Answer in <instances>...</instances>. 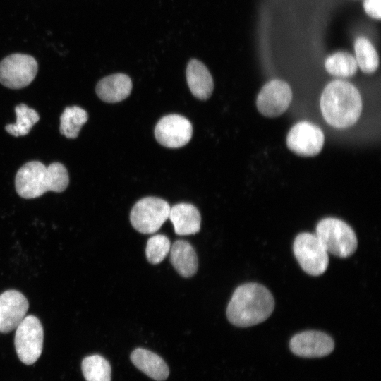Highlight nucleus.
Segmentation results:
<instances>
[{"mask_svg":"<svg viewBox=\"0 0 381 381\" xmlns=\"http://www.w3.org/2000/svg\"><path fill=\"white\" fill-rule=\"evenodd\" d=\"M274 308V298L265 286L246 283L233 293L226 308V317L232 325L246 327L267 320Z\"/></svg>","mask_w":381,"mask_h":381,"instance_id":"nucleus-1","label":"nucleus"},{"mask_svg":"<svg viewBox=\"0 0 381 381\" xmlns=\"http://www.w3.org/2000/svg\"><path fill=\"white\" fill-rule=\"evenodd\" d=\"M320 109L329 125L346 128L354 124L362 111V99L357 88L344 80H334L324 89Z\"/></svg>","mask_w":381,"mask_h":381,"instance_id":"nucleus-2","label":"nucleus"},{"mask_svg":"<svg viewBox=\"0 0 381 381\" xmlns=\"http://www.w3.org/2000/svg\"><path fill=\"white\" fill-rule=\"evenodd\" d=\"M68 183V172L59 162L46 167L39 161L28 162L18 169L15 178L16 192L25 199L38 198L48 190L61 193Z\"/></svg>","mask_w":381,"mask_h":381,"instance_id":"nucleus-3","label":"nucleus"},{"mask_svg":"<svg viewBox=\"0 0 381 381\" xmlns=\"http://www.w3.org/2000/svg\"><path fill=\"white\" fill-rule=\"evenodd\" d=\"M315 235L327 253L339 258H347L354 253L358 241L354 231L344 221L332 217L320 220Z\"/></svg>","mask_w":381,"mask_h":381,"instance_id":"nucleus-4","label":"nucleus"},{"mask_svg":"<svg viewBox=\"0 0 381 381\" xmlns=\"http://www.w3.org/2000/svg\"><path fill=\"white\" fill-rule=\"evenodd\" d=\"M293 251L298 262L308 274L319 276L327 270L328 253L315 234H299L294 241Z\"/></svg>","mask_w":381,"mask_h":381,"instance_id":"nucleus-5","label":"nucleus"},{"mask_svg":"<svg viewBox=\"0 0 381 381\" xmlns=\"http://www.w3.org/2000/svg\"><path fill=\"white\" fill-rule=\"evenodd\" d=\"M170 206L159 198L146 197L138 200L130 213L132 226L142 234H153L158 231L169 218Z\"/></svg>","mask_w":381,"mask_h":381,"instance_id":"nucleus-6","label":"nucleus"},{"mask_svg":"<svg viewBox=\"0 0 381 381\" xmlns=\"http://www.w3.org/2000/svg\"><path fill=\"white\" fill-rule=\"evenodd\" d=\"M44 331L40 320L28 315L16 328L15 348L19 359L26 365L33 364L41 356Z\"/></svg>","mask_w":381,"mask_h":381,"instance_id":"nucleus-7","label":"nucleus"},{"mask_svg":"<svg viewBox=\"0 0 381 381\" xmlns=\"http://www.w3.org/2000/svg\"><path fill=\"white\" fill-rule=\"evenodd\" d=\"M38 70L36 59L28 54L15 53L0 62V83L11 89H20L30 85Z\"/></svg>","mask_w":381,"mask_h":381,"instance_id":"nucleus-8","label":"nucleus"},{"mask_svg":"<svg viewBox=\"0 0 381 381\" xmlns=\"http://www.w3.org/2000/svg\"><path fill=\"white\" fill-rule=\"evenodd\" d=\"M324 140V133L318 126L308 121H301L290 129L286 145L298 155L312 157L320 153Z\"/></svg>","mask_w":381,"mask_h":381,"instance_id":"nucleus-9","label":"nucleus"},{"mask_svg":"<svg viewBox=\"0 0 381 381\" xmlns=\"http://www.w3.org/2000/svg\"><path fill=\"white\" fill-rule=\"evenodd\" d=\"M292 99V91L286 82L272 80L266 83L259 92L256 105L258 111L266 117L282 114Z\"/></svg>","mask_w":381,"mask_h":381,"instance_id":"nucleus-10","label":"nucleus"},{"mask_svg":"<svg viewBox=\"0 0 381 381\" xmlns=\"http://www.w3.org/2000/svg\"><path fill=\"white\" fill-rule=\"evenodd\" d=\"M193 127L190 122L179 114H169L162 117L155 128L157 140L163 146L178 148L186 145L190 140Z\"/></svg>","mask_w":381,"mask_h":381,"instance_id":"nucleus-11","label":"nucleus"},{"mask_svg":"<svg viewBox=\"0 0 381 381\" xmlns=\"http://www.w3.org/2000/svg\"><path fill=\"white\" fill-rule=\"evenodd\" d=\"M291 351L304 358H320L329 354L334 348L333 339L319 331H306L294 335L290 341Z\"/></svg>","mask_w":381,"mask_h":381,"instance_id":"nucleus-12","label":"nucleus"},{"mask_svg":"<svg viewBox=\"0 0 381 381\" xmlns=\"http://www.w3.org/2000/svg\"><path fill=\"white\" fill-rule=\"evenodd\" d=\"M29 303L25 296L16 290H7L0 295V332L15 329L26 316Z\"/></svg>","mask_w":381,"mask_h":381,"instance_id":"nucleus-13","label":"nucleus"},{"mask_svg":"<svg viewBox=\"0 0 381 381\" xmlns=\"http://www.w3.org/2000/svg\"><path fill=\"white\" fill-rule=\"evenodd\" d=\"M132 90L131 78L123 73H116L101 79L96 86L97 96L104 102L114 103L128 97Z\"/></svg>","mask_w":381,"mask_h":381,"instance_id":"nucleus-14","label":"nucleus"},{"mask_svg":"<svg viewBox=\"0 0 381 381\" xmlns=\"http://www.w3.org/2000/svg\"><path fill=\"white\" fill-rule=\"evenodd\" d=\"M169 218L175 233L180 236L194 234L200 229L201 217L198 209L189 203H179L170 207Z\"/></svg>","mask_w":381,"mask_h":381,"instance_id":"nucleus-15","label":"nucleus"},{"mask_svg":"<svg viewBox=\"0 0 381 381\" xmlns=\"http://www.w3.org/2000/svg\"><path fill=\"white\" fill-rule=\"evenodd\" d=\"M186 80L192 94L200 99H207L211 95L214 85L207 68L200 61L193 59L186 68Z\"/></svg>","mask_w":381,"mask_h":381,"instance_id":"nucleus-16","label":"nucleus"},{"mask_svg":"<svg viewBox=\"0 0 381 381\" xmlns=\"http://www.w3.org/2000/svg\"><path fill=\"white\" fill-rule=\"evenodd\" d=\"M170 261L176 272L183 277L195 274L198 261L193 247L185 240H177L171 246Z\"/></svg>","mask_w":381,"mask_h":381,"instance_id":"nucleus-17","label":"nucleus"},{"mask_svg":"<svg viewBox=\"0 0 381 381\" xmlns=\"http://www.w3.org/2000/svg\"><path fill=\"white\" fill-rule=\"evenodd\" d=\"M134 365L150 377L163 381L169 376V368L158 355L145 349L138 348L131 354Z\"/></svg>","mask_w":381,"mask_h":381,"instance_id":"nucleus-18","label":"nucleus"},{"mask_svg":"<svg viewBox=\"0 0 381 381\" xmlns=\"http://www.w3.org/2000/svg\"><path fill=\"white\" fill-rule=\"evenodd\" d=\"M87 111L78 106L67 107L60 116L59 131L67 138H75L82 126L87 122Z\"/></svg>","mask_w":381,"mask_h":381,"instance_id":"nucleus-19","label":"nucleus"},{"mask_svg":"<svg viewBox=\"0 0 381 381\" xmlns=\"http://www.w3.org/2000/svg\"><path fill=\"white\" fill-rule=\"evenodd\" d=\"M16 115V122L15 123L7 124L5 130L9 134L15 136L26 135L36 124L40 116L33 109L25 104H20L15 107Z\"/></svg>","mask_w":381,"mask_h":381,"instance_id":"nucleus-20","label":"nucleus"},{"mask_svg":"<svg viewBox=\"0 0 381 381\" xmlns=\"http://www.w3.org/2000/svg\"><path fill=\"white\" fill-rule=\"evenodd\" d=\"M356 61L361 71L365 73L375 72L379 65V57L376 49L365 37L357 38L354 43Z\"/></svg>","mask_w":381,"mask_h":381,"instance_id":"nucleus-21","label":"nucleus"},{"mask_svg":"<svg viewBox=\"0 0 381 381\" xmlns=\"http://www.w3.org/2000/svg\"><path fill=\"white\" fill-rule=\"evenodd\" d=\"M326 71L339 77H351L356 73L358 65L354 56L345 52H339L328 56L325 62Z\"/></svg>","mask_w":381,"mask_h":381,"instance_id":"nucleus-22","label":"nucleus"},{"mask_svg":"<svg viewBox=\"0 0 381 381\" xmlns=\"http://www.w3.org/2000/svg\"><path fill=\"white\" fill-rule=\"evenodd\" d=\"M81 368L86 381H111L110 364L99 355L85 357L82 361Z\"/></svg>","mask_w":381,"mask_h":381,"instance_id":"nucleus-23","label":"nucleus"},{"mask_svg":"<svg viewBox=\"0 0 381 381\" xmlns=\"http://www.w3.org/2000/svg\"><path fill=\"white\" fill-rule=\"evenodd\" d=\"M171 243L164 235L157 234L150 237L145 248L146 258L151 264H159L169 253Z\"/></svg>","mask_w":381,"mask_h":381,"instance_id":"nucleus-24","label":"nucleus"},{"mask_svg":"<svg viewBox=\"0 0 381 381\" xmlns=\"http://www.w3.org/2000/svg\"><path fill=\"white\" fill-rule=\"evenodd\" d=\"M380 1L381 0L363 1V8L365 13L374 19L380 20L381 18Z\"/></svg>","mask_w":381,"mask_h":381,"instance_id":"nucleus-25","label":"nucleus"}]
</instances>
